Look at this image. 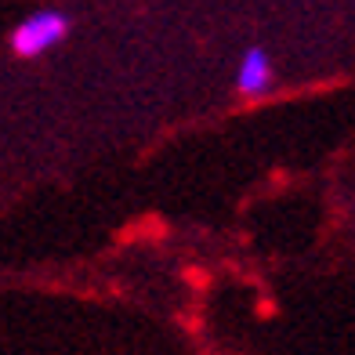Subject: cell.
<instances>
[{"instance_id":"6da1fadb","label":"cell","mask_w":355,"mask_h":355,"mask_svg":"<svg viewBox=\"0 0 355 355\" xmlns=\"http://www.w3.org/2000/svg\"><path fill=\"white\" fill-rule=\"evenodd\" d=\"M69 29H73V19L66 11L40 8L33 15H26V19L11 29L8 40H11V51L19 58H40V55H47L51 47H58L62 40H66Z\"/></svg>"},{"instance_id":"7a4b0ae2","label":"cell","mask_w":355,"mask_h":355,"mask_svg":"<svg viewBox=\"0 0 355 355\" xmlns=\"http://www.w3.org/2000/svg\"><path fill=\"white\" fill-rule=\"evenodd\" d=\"M276 87V66H272V55L261 44H250L243 55H239L236 66V91L243 98H261Z\"/></svg>"}]
</instances>
